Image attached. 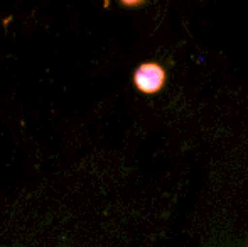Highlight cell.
Returning <instances> with one entry per match:
<instances>
[{
	"label": "cell",
	"mask_w": 248,
	"mask_h": 247,
	"mask_svg": "<svg viewBox=\"0 0 248 247\" xmlns=\"http://www.w3.org/2000/svg\"><path fill=\"white\" fill-rule=\"evenodd\" d=\"M134 83L142 93H157L166 83V71L157 63H144L134 73Z\"/></svg>",
	"instance_id": "obj_1"
}]
</instances>
